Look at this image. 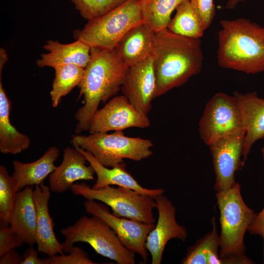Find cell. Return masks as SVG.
Instances as JSON below:
<instances>
[{"label": "cell", "instance_id": "6da1fadb", "mask_svg": "<svg viewBox=\"0 0 264 264\" xmlns=\"http://www.w3.org/2000/svg\"><path fill=\"white\" fill-rule=\"evenodd\" d=\"M203 59L200 39L178 35L167 29L155 32L154 99L180 87L199 73Z\"/></svg>", "mask_w": 264, "mask_h": 264}, {"label": "cell", "instance_id": "7a4b0ae2", "mask_svg": "<svg viewBox=\"0 0 264 264\" xmlns=\"http://www.w3.org/2000/svg\"><path fill=\"white\" fill-rule=\"evenodd\" d=\"M128 68L113 49L91 47L90 58L79 87L84 105L75 114V132L88 131L91 119L100 103L115 95L121 87Z\"/></svg>", "mask_w": 264, "mask_h": 264}, {"label": "cell", "instance_id": "3957f363", "mask_svg": "<svg viewBox=\"0 0 264 264\" xmlns=\"http://www.w3.org/2000/svg\"><path fill=\"white\" fill-rule=\"evenodd\" d=\"M217 61L246 74L264 72V27L244 18L220 21Z\"/></svg>", "mask_w": 264, "mask_h": 264}, {"label": "cell", "instance_id": "277c9868", "mask_svg": "<svg viewBox=\"0 0 264 264\" xmlns=\"http://www.w3.org/2000/svg\"><path fill=\"white\" fill-rule=\"evenodd\" d=\"M216 197L221 229L220 256L225 264H232L230 257L245 255L244 236L256 213L244 202L239 182L224 191L216 192Z\"/></svg>", "mask_w": 264, "mask_h": 264}, {"label": "cell", "instance_id": "5b68a950", "mask_svg": "<svg viewBox=\"0 0 264 264\" xmlns=\"http://www.w3.org/2000/svg\"><path fill=\"white\" fill-rule=\"evenodd\" d=\"M71 143L73 147L89 152L99 162L110 168L124 163V159L139 161L153 154L151 140L129 137L120 131L111 133L76 134L71 138Z\"/></svg>", "mask_w": 264, "mask_h": 264}, {"label": "cell", "instance_id": "8992f818", "mask_svg": "<svg viewBox=\"0 0 264 264\" xmlns=\"http://www.w3.org/2000/svg\"><path fill=\"white\" fill-rule=\"evenodd\" d=\"M64 252L68 253L76 242L89 244L98 254L118 264H134V253L121 243L115 232L98 217L83 216L73 225L61 229Z\"/></svg>", "mask_w": 264, "mask_h": 264}, {"label": "cell", "instance_id": "52a82bcc", "mask_svg": "<svg viewBox=\"0 0 264 264\" xmlns=\"http://www.w3.org/2000/svg\"><path fill=\"white\" fill-rule=\"evenodd\" d=\"M141 0H127L96 19L88 21L81 30H76V40L90 47L113 49L132 27L143 22Z\"/></svg>", "mask_w": 264, "mask_h": 264}, {"label": "cell", "instance_id": "ba28073f", "mask_svg": "<svg viewBox=\"0 0 264 264\" xmlns=\"http://www.w3.org/2000/svg\"><path fill=\"white\" fill-rule=\"evenodd\" d=\"M70 189L76 196L101 201L110 207L116 216L149 224L155 223L153 211L156 208V202L151 197L121 186L110 185L96 189L84 182L74 183Z\"/></svg>", "mask_w": 264, "mask_h": 264}, {"label": "cell", "instance_id": "9c48e42d", "mask_svg": "<svg viewBox=\"0 0 264 264\" xmlns=\"http://www.w3.org/2000/svg\"><path fill=\"white\" fill-rule=\"evenodd\" d=\"M245 132L237 99L218 92L208 101L198 123L201 140L209 146L224 136Z\"/></svg>", "mask_w": 264, "mask_h": 264}, {"label": "cell", "instance_id": "30bf717a", "mask_svg": "<svg viewBox=\"0 0 264 264\" xmlns=\"http://www.w3.org/2000/svg\"><path fill=\"white\" fill-rule=\"evenodd\" d=\"M83 205L87 213L98 217L109 225L125 247L140 255L144 263L148 262L145 244L149 233L155 226L154 223L116 216L110 212L108 206L94 200L86 199Z\"/></svg>", "mask_w": 264, "mask_h": 264}, {"label": "cell", "instance_id": "8fae6325", "mask_svg": "<svg viewBox=\"0 0 264 264\" xmlns=\"http://www.w3.org/2000/svg\"><path fill=\"white\" fill-rule=\"evenodd\" d=\"M150 125L148 115L139 111L123 95L112 98L94 114L90 133L122 131L130 128L145 129Z\"/></svg>", "mask_w": 264, "mask_h": 264}, {"label": "cell", "instance_id": "7c38bea8", "mask_svg": "<svg viewBox=\"0 0 264 264\" xmlns=\"http://www.w3.org/2000/svg\"><path fill=\"white\" fill-rule=\"evenodd\" d=\"M245 134H230L208 146L215 174L216 192L224 191L236 183L235 173L244 166L242 158Z\"/></svg>", "mask_w": 264, "mask_h": 264}, {"label": "cell", "instance_id": "4fadbf2b", "mask_svg": "<svg viewBox=\"0 0 264 264\" xmlns=\"http://www.w3.org/2000/svg\"><path fill=\"white\" fill-rule=\"evenodd\" d=\"M158 217L154 228L149 233L145 247L152 257V264H160L166 245L173 239L185 242L188 236L185 227L176 220V209L172 202L164 195L156 196Z\"/></svg>", "mask_w": 264, "mask_h": 264}, {"label": "cell", "instance_id": "5bb4252c", "mask_svg": "<svg viewBox=\"0 0 264 264\" xmlns=\"http://www.w3.org/2000/svg\"><path fill=\"white\" fill-rule=\"evenodd\" d=\"M156 88L153 53L128 68L121 87L123 95L139 111L148 115Z\"/></svg>", "mask_w": 264, "mask_h": 264}, {"label": "cell", "instance_id": "9a60e30c", "mask_svg": "<svg viewBox=\"0 0 264 264\" xmlns=\"http://www.w3.org/2000/svg\"><path fill=\"white\" fill-rule=\"evenodd\" d=\"M87 161L76 148H66L62 163L48 176L50 191L63 193L70 189L77 181L93 180L95 171L90 165H87Z\"/></svg>", "mask_w": 264, "mask_h": 264}, {"label": "cell", "instance_id": "2e32d148", "mask_svg": "<svg viewBox=\"0 0 264 264\" xmlns=\"http://www.w3.org/2000/svg\"><path fill=\"white\" fill-rule=\"evenodd\" d=\"M50 197L49 187L43 183L35 186L33 199L36 212V243L38 252L48 257L64 252L62 243L55 236L53 222L49 211Z\"/></svg>", "mask_w": 264, "mask_h": 264}, {"label": "cell", "instance_id": "e0dca14e", "mask_svg": "<svg viewBox=\"0 0 264 264\" xmlns=\"http://www.w3.org/2000/svg\"><path fill=\"white\" fill-rule=\"evenodd\" d=\"M242 116L245 134L242 148L244 165L253 145L264 137V99L255 91L241 93L234 91Z\"/></svg>", "mask_w": 264, "mask_h": 264}, {"label": "cell", "instance_id": "ac0fdd59", "mask_svg": "<svg viewBox=\"0 0 264 264\" xmlns=\"http://www.w3.org/2000/svg\"><path fill=\"white\" fill-rule=\"evenodd\" d=\"M155 32L142 22L130 29L113 49L127 67L133 66L153 53Z\"/></svg>", "mask_w": 264, "mask_h": 264}, {"label": "cell", "instance_id": "d6986e66", "mask_svg": "<svg viewBox=\"0 0 264 264\" xmlns=\"http://www.w3.org/2000/svg\"><path fill=\"white\" fill-rule=\"evenodd\" d=\"M75 148L85 156L87 162L95 171L97 178L92 187L93 188L98 189L107 186L116 185L153 198L164 193L165 191L162 188L150 189L141 186L132 175L126 170L125 163L109 168L99 162L89 152L79 147Z\"/></svg>", "mask_w": 264, "mask_h": 264}, {"label": "cell", "instance_id": "ffe728a7", "mask_svg": "<svg viewBox=\"0 0 264 264\" xmlns=\"http://www.w3.org/2000/svg\"><path fill=\"white\" fill-rule=\"evenodd\" d=\"M44 48L47 52L42 54L37 60V65L39 67L54 68L60 65L74 64L85 68L90 58L91 47L79 40L66 44L49 40Z\"/></svg>", "mask_w": 264, "mask_h": 264}, {"label": "cell", "instance_id": "44dd1931", "mask_svg": "<svg viewBox=\"0 0 264 264\" xmlns=\"http://www.w3.org/2000/svg\"><path fill=\"white\" fill-rule=\"evenodd\" d=\"M59 155L58 148L52 146L41 157L32 162L23 163L13 160L12 176L15 180L18 191L28 186L43 183L55 169V162Z\"/></svg>", "mask_w": 264, "mask_h": 264}, {"label": "cell", "instance_id": "7402d4cb", "mask_svg": "<svg viewBox=\"0 0 264 264\" xmlns=\"http://www.w3.org/2000/svg\"><path fill=\"white\" fill-rule=\"evenodd\" d=\"M32 186L19 191L9 219L10 226L20 236L24 243H36V212Z\"/></svg>", "mask_w": 264, "mask_h": 264}, {"label": "cell", "instance_id": "603a6c76", "mask_svg": "<svg viewBox=\"0 0 264 264\" xmlns=\"http://www.w3.org/2000/svg\"><path fill=\"white\" fill-rule=\"evenodd\" d=\"M11 102L0 80V152L16 154L27 149L31 140L28 135L20 132L10 120Z\"/></svg>", "mask_w": 264, "mask_h": 264}, {"label": "cell", "instance_id": "cb8c5ba5", "mask_svg": "<svg viewBox=\"0 0 264 264\" xmlns=\"http://www.w3.org/2000/svg\"><path fill=\"white\" fill-rule=\"evenodd\" d=\"M212 229L189 246L181 264H225L220 256V239L216 218L212 219Z\"/></svg>", "mask_w": 264, "mask_h": 264}, {"label": "cell", "instance_id": "d4e9b609", "mask_svg": "<svg viewBox=\"0 0 264 264\" xmlns=\"http://www.w3.org/2000/svg\"><path fill=\"white\" fill-rule=\"evenodd\" d=\"M176 13L167 29L178 35L200 39L205 30L200 17L190 0H187L176 8Z\"/></svg>", "mask_w": 264, "mask_h": 264}, {"label": "cell", "instance_id": "484cf974", "mask_svg": "<svg viewBox=\"0 0 264 264\" xmlns=\"http://www.w3.org/2000/svg\"><path fill=\"white\" fill-rule=\"evenodd\" d=\"M187 0H141L143 22L154 32L167 29L173 12Z\"/></svg>", "mask_w": 264, "mask_h": 264}, {"label": "cell", "instance_id": "4316f807", "mask_svg": "<svg viewBox=\"0 0 264 264\" xmlns=\"http://www.w3.org/2000/svg\"><path fill=\"white\" fill-rule=\"evenodd\" d=\"M55 78L50 94L52 106L57 107L62 98L79 86L84 76L85 68L74 64L63 65L54 68Z\"/></svg>", "mask_w": 264, "mask_h": 264}, {"label": "cell", "instance_id": "83f0119b", "mask_svg": "<svg viewBox=\"0 0 264 264\" xmlns=\"http://www.w3.org/2000/svg\"><path fill=\"white\" fill-rule=\"evenodd\" d=\"M18 191L15 180L6 168L0 165V225L7 226Z\"/></svg>", "mask_w": 264, "mask_h": 264}, {"label": "cell", "instance_id": "f1b7e54d", "mask_svg": "<svg viewBox=\"0 0 264 264\" xmlns=\"http://www.w3.org/2000/svg\"><path fill=\"white\" fill-rule=\"evenodd\" d=\"M127 0H71L83 18L88 21L99 18Z\"/></svg>", "mask_w": 264, "mask_h": 264}, {"label": "cell", "instance_id": "f546056e", "mask_svg": "<svg viewBox=\"0 0 264 264\" xmlns=\"http://www.w3.org/2000/svg\"><path fill=\"white\" fill-rule=\"evenodd\" d=\"M68 254H57L48 257L49 264H94L81 248L74 246Z\"/></svg>", "mask_w": 264, "mask_h": 264}, {"label": "cell", "instance_id": "4dcf8cb0", "mask_svg": "<svg viewBox=\"0 0 264 264\" xmlns=\"http://www.w3.org/2000/svg\"><path fill=\"white\" fill-rule=\"evenodd\" d=\"M23 243L20 236L10 225L0 227V256L10 249L21 246Z\"/></svg>", "mask_w": 264, "mask_h": 264}, {"label": "cell", "instance_id": "1f68e13d", "mask_svg": "<svg viewBox=\"0 0 264 264\" xmlns=\"http://www.w3.org/2000/svg\"><path fill=\"white\" fill-rule=\"evenodd\" d=\"M202 21L205 30L211 25L216 10L213 0H190Z\"/></svg>", "mask_w": 264, "mask_h": 264}, {"label": "cell", "instance_id": "d6a6232c", "mask_svg": "<svg viewBox=\"0 0 264 264\" xmlns=\"http://www.w3.org/2000/svg\"><path fill=\"white\" fill-rule=\"evenodd\" d=\"M247 231L250 234L258 235L262 238L263 241V264H264V206L259 213L256 214Z\"/></svg>", "mask_w": 264, "mask_h": 264}, {"label": "cell", "instance_id": "836d02e7", "mask_svg": "<svg viewBox=\"0 0 264 264\" xmlns=\"http://www.w3.org/2000/svg\"><path fill=\"white\" fill-rule=\"evenodd\" d=\"M38 251L33 245H30L22 255V261L21 264H49L48 258H39Z\"/></svg>", "mask_w": 264, "mask_h": 264}, {"label": "cell", "instance_id": "e575fe53", "mask_svg": "<svg viewBox=\"0 0 264 264\" xmlns=\"http://www.w3.org/2000/svg\"><path fill=\"white\" fill-rule=\"evenodd\" d=\"M22 257L16 250L10 249L0 256V264H21Z\"/></svg>", "mask_w": 264, "mask_h": 264}, {"label": "cell", "instance_id": "d590c367", "mask_svg": "<svg viewBox=\"0 0 264 264\" xmlns=\"http://www.w3.org/2000/svg\"><path fill=\"white\" fill-rule=\"evenodd\" d=\"M7 60V55L6 51L1 48L0 49V79H1V72L3 66Z\"/></svg>", "mask_w": 264, "mask_h": 264}, {"label": "cell", "instance_id": "8d00e7d4", "mask_svg": "<svg viewBox=\"0 0 264 264\" xmlns=\"http://www.w3.org/2000/svg\"><path fill=\"white\" fill-rule=\"evenodd\" d=\"M243 1L244 0H228L226 7L227 9H233L240 2Z\"/></svg>", "mask_w": 264, "mask_h": 264}, {"label": "cell", "instance_id": "74e56055", "mask_svg": "<svg viewBox=\"0 0 264 264\" xmlns=\"http://www.w3.org/2000/svg\"><path fill=\"white\" fill-rule=\"evenodd\" d=\"M261 152H262V154L263 159L264 160V146L262 148Z\"/></svg>", "mask_w": 264, "mask_h": 264}]
</instances>
